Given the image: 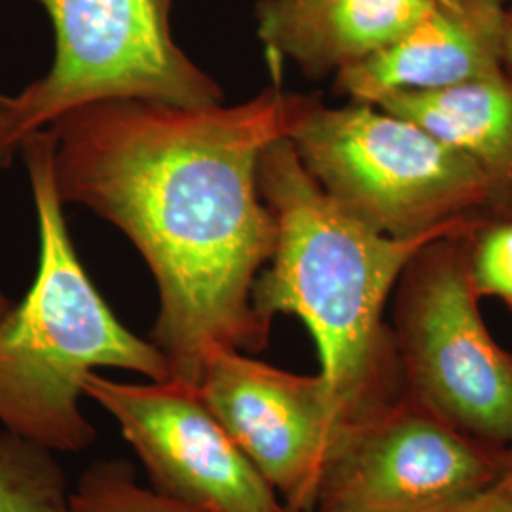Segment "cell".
Instances as JSON below:
<instances>
[{"mask_svg":"<svg viewBox=\"0 0 512 512\" xmlns=\"http://www.w3.org/2000/svg\"><path fill=\"white\" fill-rule=\"evenodd\" d=\"M12 300L6 296L4 293H0V317L6 313V311L10 310L12 308Z\"/></svg>","mask_w":512,"mask_h":512,"instance_id":"cell-20","label":"cell"},{"mask_svg":"<svg viewBox=\"0 0 512 512\" xmlns=\"http://www.w3.org/2000/svg\"><path fill=\"white\" fill-rule=\"evenodd\" d=\"M287 139L334 202L393 238L421 234L497 198L475 160L374 105L327 109L289 95Z\"/></svg>","mask_w":512,"mask_h":512,"instance_id":"cell-4","label":"cell"},{"mask_svg":"<svg viewBox=\"0 0 512 512\" xmlns=\"http://www.w3.org/2000/svg\"><path fill=\"white\" fill-rule=\"evenodd\" d=\"M35 2L48 12L54 27V63L16 95H0V167L12 162L31 133L90 103H222L219 84L173 40V0Z\"/></svg>","mask_w":512,"mask_h":512,"instance_id":"cell-5","label":"cell"},{"mask_svg":"<svg viewBox=\"0 0 512 512\" xmlns=\"http://www.w3.org/2000/svg\"><path fill=\"white\" fill-rule=\"evenodd\" d=\"M40 258L29 293L0 317V429L54 454H80L97 433L80 408L97 368L169 380L164 353L126 329L80 264L54 179V133L23 139Z\"/></svg>","mask_w":512,"mask_h":512,"instance_id":"cell-3","label":"cell"},{"mask_svg":"<svg viewBox=\"0 0 512 512\" xmlns=\"http://www.w3.org/2000/svg\"><path fill=\"white\" fill-rule=\"evenodd\" d=\"M54 452L0 429V512H73Z\"/></svg>","mask_w":512,"mask_h":512,"instance_id":"cell-13","label":"cell"},{"mask_svg":"<svg viewBox=\"0 0 512 512\" xmlns=\"http://www.w3.org/2000/svg\"><path fill=\"white\" fill-rule=\"evenodd\" d=\"M287 122L289 95L268 90L236 107L97 101L48 126L61 202L90 207L147 260L160 294L152 344L169 380L198 387L213 351L268 346L253 285L277 224L258 158Z\"/></svg>","mask_w":512,"mask_h":512,"instance_id":"cell-1","label":"cell"},{"mask_svg":"<svg viewBox=\"0 0 512 512\" xmlns=\"http://www.w3.org/2000/svg\"><path fill=\"white\" fill-rule=\"evenodd\" d=\"M84 395L118 423L154 492L200 512H287L198 387L175 380L126 384L93 372Z\"/></svg>","mask_w":512,"mask_h":512,"instance_id":"cell-8","label":"cell"},{"mask_svg":"<svg viewBox=\"0 0 512 512\" xmlns=\"http://www.w3.org/2000/svg\"><path fill=\"white\" fill-rule=\"evenodd\" d=\"M258 188L277 243L253 285V308L268 327L277 313L304 321L319 349V376L348 423L397 391L395 349L382 321L395 283L423 249L478 224L458 217L414 236H387L334 202L287 137L262 150Z\"/></svg>","mask_w":512,"mask_h":512,"instance_id":"cell-2","label":"cell"},{"mask_svg":"<svg viewBox=\"0 0 512 512\" xmlns=\"http://www.w3.org/2000/svg\"><path fill=\"white\" fill-rule=\"evenodd\" d=\"M469 251L476 296H495L512 310V217L482 228Z\"/></svg>","mask_w":512,"mask_h":512,"instance_id":"cell-15","label":"cell"},{"mask_svg":"<svg viewBox=\"0 0 512 512\" xmlns=\"http://www.w3.org/2000/svg\"><path fill=\"white\" fill-rule=\"evenodd\" d=\"M440 10L461 19L482 35L497 40L501 44V33L505 23L503 0H433Z\"/></svg>","mask_w":512,"mask_h":512,"instance_id":"cell-16","label":"cell"},{"mask_svg":"<svg viewBox=\"0 0 512 512\" xmlns=\"http://www.w3.org/2000/svg\"><path fill=\"white\" fill-rule=\"evenodd\" d=\"M198 391L256 471L285 499L287 512H310L344 425L323 378L281 370L238 349H217L203 366Z\"/></svg>","mask_w":512,"mask_h":512,"instance_id":"cell-9","label":"cell"},{"mask_svg":"<svg viewBox=\"0 0 512 512\" xmlns=\"http://www.w3.org/2000/svg\"><path fill=\"white\" fill-rule=\"evenodd\" d=\"M501 44L435 6L403 37L338 71L355 103L378 105L404 92H433L503 73Z\"/></svg>","mask_w":512,"mask_h":512,"instance_id":"cell-11","label":"cell"},{"mask_svg":"<svg viewBox=\"0 0 512 512\" xmlns=\"http://www.w3.org/2000/svg\"><path fill=\"white\" fill-rule=\"evenodd\" d=\"M440 512H512V495L497 478L490 488L482 490L480 494Z\"/></svg>","mask_w":512,"mask_h":512,"instance_id":"cell-17","label":"cell"},{"mask_svg":"<svg viewBox=\"0 0 512 512\" xmlns=\"http://www.w3.org/2000/svg\"><path fill=\"white\" fill-rule=\"evenodd\" d=\"M499 482L511 492L512 495V442L503 452V471L499 476Z\"/></svg>","mask_w":512,"mask_h":512,"instance_id":"cell-19","label":"cell"},{"mask_svg":"<svg viewBox=\"0 0 512 512\" xmlns=\"http://www.w3.org/2000/svg\"><path fill=\"white\" fill-rule=\"evenodd\" d=\"M503 452L444 420L406 385L344 423L311 512H440L490 488Z\"/></svg>","mask_w":512,"mask_h":512,"instance_id":"cell-7","label":"cell"},{"mask_svg":"<svg viewBox=\"0 0 512 512\" xmlns=\"http://www.w3.org/2000/svg\"><path fill=\"white\" fill-rule=\"evenodd\" d=\"M433 0H258L256 21L268 59L304 73L342 71L376 54L425 18Z\"/></svg>","mask_w":512,"mask_h":512,"instance_id":"cell-10","label":"cell"},{"mask_svg":"<svg viewBox=\"0 0 512 512\" xmlns=\"http://www.w3.org/2000/svg\"><path fill=\"white\" fill-rule=\"evenodd\" d=\"M73 512H200L137 482L122 459L95 461L71 490Z\"/></svg>","mask_w":512,"mask_h":512,"instance_id":"cell-14","label":"cell"},{"mask_svg":"<svg viewBox=\"0 0 512 512\" xmlns=\"http://www.w3.org/2000/svg\"><path fill=\"white\" fill-rule=\"evenodd\" d=\"M501 57L509 61L512 67V10H507L505 23H503V33H501Z\"/></svg>","mask_w":512,"mask_h":512,"instance_id":"cell-18","label":"cell"},{"mask_svg":"<svg viewBox=\"0 0 512 512\" xmlns=\"http://www.w3.org/2000/svg\"><path fill=\"white\" fill-rule=\"evenodd\" d=\"M378 109L404 118L475 160L499 190L512 188V82L505 73L433 92L395 93Z\"/></svg>","mask_w":512,"mask_h":512,"instance_id":"cell-12","label":"cell"},{"mask_svg":"<svg viewBox=\"0 0 512 512\" xmlns=\"http://www.w3.org/2000/svg\"><path fill=\"white\" fill-rule=\"evenodd\" d=\"M473 234V232H471ZM461 234L435 241L404 270L395 349L404 385L463 433L512 442V353L486 327Z\"/></svg>","mask_w":512,"mask_h":512,"instance_id":"cell-6","label":"cell"}]
</instances>
